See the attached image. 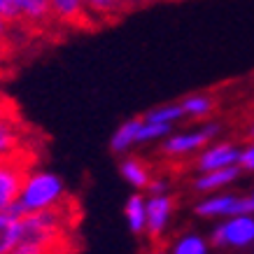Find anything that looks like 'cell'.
<instances>
[{
    "label": "cell",
    "instance_id": "1",
    "mask_svg": "<svg viewBox=\"0 0 254 254\" xmlns=\"http://www.w3.org/2000/svg\"><path fill=\"white\" fill-rule=\"evenodd\" d=\"M65 196V187L63 180L49 170H28V175L23 180L21 191L16 196V200L7 208V212L16 219L31 215V212H40V210H52Z\"/></svg>",
    "mask_w": 254,
    "mask_h": 254
},
{
    "label": "cell",
    "instance_id": "2",
    "mask_svg": "<svg viewBox=\"0 0 254 254\" xmlns=\"http://www.w3.org/2000/svg\"><path fill=\"white\" fill-rule=\"evenodd\" d=\"M59 236H61V215L54 208L21 217V240L54 247Z\"/></svg>",
    "mask_w": 254,
    "mask_h": 254
},
{
    "label": "cell",
    "instance_id": "3",
    "mask_svg": "<svg viewBox=\"0 0 254 254\" xmlns=\"http://www.w3.org/2000/svg\"><path fill=\"white\" fill-rule=\"evenodd\" d=\"M210 243L215 247H247L254 243V215H233L212 229Z\"/></svg>",
    "mask_w": 254,
    "mask_h": 254
},
{
    "label": "cell",
    "instance_id": "4",
    "mask_svg": "<svg viewBox=\"0 0 254 254\" xmlns=\"http://www.w3.org/2000/svg\"><path fill=\"white\" fill-rule=\"evenodd\" d=\"M26 175L28 166L21 159H16V152L0 156V212H7V208L16 200Z\"/></svg>",
    "mask_w": 254,
    "mask_h": 254
},
{
    "label": "cell",
    "instance_id": "5",
    "mask_svg": "<svg viewBox=\"0 0 254 254\" xmlns=\"http://www.w3.org/2000/svg\"><path fill=\"white\" fill-rule=\"evenodd\" d=\"M196 215L205 219H226L233 215H252L247 196H236V193H212L196 203Z\"/></svg>",
    "mask_w": 254,
    "mask_h": 254
},
{
    "label": "cell",
    "instance_id": "6",
    "mask_svg": "<svg viewBox=\"0 0 254 254\" xmlns=\"http://www.w3.org/2000/svg\"><path fill=\"white\" fill-rule=\"evenodd\" d=\"M217 131H219L217 124H208V126H203L200 131H189V133L170 135V138H166V142L161 145V152L163 154H168V156H185V154L200 152V149L217 135Z\"/></svg>",
    "mask_w": 254,
    "mask_h": 254
},
{
    "label": "cell",
    "instance_id": "7",
    "mask_svg": "<svg viewBox=\"0 0 254 254\" xmlns=\"http://www.w3.org/2000/svg\"><path fill=\"white\" fill-rule=\"evenodd\" d=\"M240 152L233 142H219L212 147H203L196 156V170L198 173H208V170H219L229 168V166H240Z\"/></svg>",
    "mask_w": 254,
    "mask_h": 254
},
{
    "label": "cell",
    "instance_id": "8",
    "mask_svg": "<svg viewBox=\"0 0 254 254\" xmlns=\"http://www.w3.org/2000/svg\"><path fill=\"white\" fill-rule=\"evenodd\" d=\"M23 28H33L38 33L47 26H56V16L52 12V0H14Z\"/></svg>",
    "mask_w": 254,
    "mask_h": 254
},
{
    "label": "cell",
    "instance_id": "9",
    "mask_svg": "<svg viewBox=\"0 0 254 254\" xmlns=\"http://www.w3.org/2000/svg\"><path fill=\"white\" fill-rule=\"evenodd\" d=\"M173 210H175V200L168 193H159V196L147 198V233L152 238H161L166 233Z\"/></svg>",
    "mask_w": 254,
    "mask_h": 254
},
{
    "label": "cell",
    "instance_id": "10",
    "mask_svg": "<svg viewBox=\"0 0 254 254\" xmlns=\"http://www.w3.org/2000/svg\"><path fill=\"white\" fill-rule=\"evenodd\" d=\"M240 175V166H229V168L219 170H208V173H198V177L193 180V189L200 193H215L222 191L224 187L233 185Z\"/></svg>",
    "mask_w": 254,
    "mask_h": 254
},
{
    "label": "cell",
    "instance_id": "11",
    "mask_svg": "<svg viewBox=\"0 0 254 254\" xmlns=\"http://www.w3.org/2000/svg\"><path fill=\"white\" fill-rule=\"evenodd\" d=\"M140 126H142V117H138V119H128L126 124H122V126L117 128V133L112 135V140H110V147H112L115 154H124V152H128L131 147L140 145L138 142Z\"/></svg>",
    "mask_w": 254,
    "mask_h": 254
},
{
    "label": "cell",
    "instance_id": "12",
    "mask_svg": "<svg viewBox=\"0 0 254 254\" xmlns=\"http://www.w3.org/2000/svg\"><path fill=\"white\" fill-rule=\"evenodd\" d=\"M126 222H128V229H131L135 236L147 231V198L140 196V193H133L131 198L126 200Z\"/></svg>",
    "mask_w": 254,
    "mask_h": 254
},
{
    "label": "cell",
    "instance_id": "13",
    "mask_svg": "<svg viewBox=\"0 0 254 254\" xmlns=\"http://www.w3.org/2000/svg\"><path fill=\"white\" fill-rule=\"evenodd\" d=\"M21 240V219L0 212V254H9Z\"/></svg>",
    "mask_w": 254,
    "mask_h": 254
},
{
    "label": "cell",
    "instance_id": "14",
    "mask_svg": "<svg viewBox=\"0 0 254 254\" xmlns=\"http://www.w3.org/2000/svg\"><path fill=\"white\" fill-rule=\"evenodd\" d=\"M119 170H122L124 180L131 187H135V189H147V185L152 182L149 170H147V166L140 161V159H133V156L124 159V161L119 163Z\"/></svg>",
    "mask_w": 254,
    "mask_h": 254
},
{
    "label": "cell",
    "instance_id": "15",
    "mask_svg": "<svg viewBox=\"0 0 254 254\" xmlns=\"http://www.w3.org/2000/svg\"><path fill=\"white\" fill-rule=\"evenodd\" d=\"M19 149V131L12 117H5L0 112V156L14 154Z\"/></svg>",
    "mask_w": 254,
    "mask_h": 254
},
{
    "label": "cell",
    "instance_id": "16",
    "mask_svg": "<svg viewBox=\"0 0 254 254\" xmlns=\"http://www.w3.org/2000/svg\"><path fill=\"white\" fill-rule=\"evenodd\" d=\"M182 110H185V117H191V119H205V117L215 110V100L205 96V93H193V96H187L182 103Z\"/></svg>",
    "mask_w": 254,
    "mask_h": 254
},
{
    "label": "cell",
    "instance_id": "17",
    "mask_svg": "<svg viewBox=\"0 0 254 254\" xmlns=\"http://www.w3.org/2000/svg\"><path fill=\"white\" fill-rule=\"evenodd\" d=\"M170 254H208V240L198 233H185L173 243Z\"/></svg>",
    "mask_w": 254,
    "mask_h": 254
},
{
    "label": "cell",
    "instance_id": "18",
    "mask_svg": "<svg viewBox=\"0 0 254 254\" xmlns=\"http://www.w3.org/2000/svg\"><path fill=\"white\" fill-rule=\"evenodd\" d=\"M185 117V110L180 103H170V105H161V108H154L152 112H147L142 119L145 122H154V124H173L180 122Z\"/></svg>",
    "mask_w": 254,
    "mask_h": 254
},
{
    "label": "cell",
    "instance_id": "19",
    "mask_svg": "<svg viewBox=\"0 0 254 254\" xmlns=\"http://www.w3.org/2000/svg\"><path fill=\"white\" fill-rule=\"evenodd\" d=\"M170 124H154V122H145L142 119V126H140V135H138V142H149V140H159V138H166L170 133Z\"/></svg>",
    "mask_w": 254,
    "mask_h": 254
},
{
    "label": "cell",
    "instance_id": "20",
    "mask_svg": "<svg viewBox=\"0 0 254 254\" xmlns=\"http://www.w3.org/2000/svg\"><path fill=\"white\" fill-rule=\"evenodd\" d=\"M54 247L40 245V243H31V240H19L16 247L9 254H52Z\"/></svg>",
    "mask_w": 254,
    "mask_h": 254
},
{
    "label": "cell",
    "instance_id": "21",
    "mask_svg": "<svg viewBox=\"0 0 254 254\" xmlns=\"http://www.w3.org/2000/svg\"><path fill=\"white\" fill-rule=\"evenodd\" d=\"M240 168L254 173V145H250L247 149L240 152Z\"/></svg>",
    "mask_w": 254,
    "mask_h": 254
},
{
    "label": "cell",
    "instance_id": "22",
    "mask_svg": "<svg viewBox=\"0 0 254 254\" xmlns=\"http://www.w3.org/2000/svg\"><path fill=\"white\" fill-rule=\"evenodd\" d=\"M147 191H149V196L168 193V182H166V180H152V182L147 185Z\"/></svg>",
    "mask_w": 254,
    "mask_h": 254
},
{
    "label": "cell",
    "instance_id": "23",
    "mask_svg": "<svg viewBox=\"0 0 254 254\" xmlns=\"http://www.w3.org/2000/svg\"><path fill=\"white\" fill-rule=\"evenodd\" d=\"M122 2L126 5V12L131 14V12H135V9L149 7V5H154V2H159V0H122Z\"/></svg>",
    "mask_w": 254,
    "mask_h": 254
},
{
    "label": "cell",
    "instance_id": "24",
    "mask_svg": "<svg viewBox=\"0 0 254 254\" xmlns=\"http://www.w3.org/2000/svg\"><path fill=\"white\" fill-rule=\"evenodd\" d=\"M7 28H9V26L2 21V19H0V52H2V49L9 45V33H7Z\"/></svg>",
    "mask_w": 254,
    "mask_h": 254
},
{
    "label": "cell",
    "instance_id": "25",
    "mask_svg": "<svg viewBox=\"0 0 254 254\" xmlns=\"http://www.w3.org/2000/svg\"><path fill=\"white\" fill-rule=\"evenodd\" d=\"M247 200H250V210H252V215H254V191L247 196Z\"/></svg>",
    "mask_w": 254,
    "mask_h": 254
},
{
    "label": "cell",
    "instance_id": "26",
    "mask_svg": "<svg viewBox=\"0 0 254 254\" xmlns=\"http://www.w3.org/2000/svg\"><path fill=\"white\" fill-rule=\"evenodd\" d=\"M250 138L254 140V124H252V128H250Z\"/></svg>",
    "mask_w": 254,
    "mask_h": 254
},
{
    "label": "cell",
    "instance_id": "27",
    "mask_svg": "<svg viewBox=\"0 0 254 254\" xmlns=\"http://www.w3.org/2000/svg\"><path fill=\"white\" fill-rule=\"evenodd\" d=\"M152 254H170V252H163V250H156V252H152Z\"/></svg>",
    "mask_w": 254,
    "mask_h": 254
}]
</instances>
